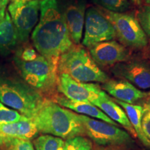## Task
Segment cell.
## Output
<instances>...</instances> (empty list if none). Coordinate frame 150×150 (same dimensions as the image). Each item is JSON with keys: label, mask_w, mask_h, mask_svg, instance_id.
Segmentation results:
<instances>
[{"label": "cell", "mask_w": 150, "mask_h": 150, "mask_svg": "<svg viewBox=\"0 0 150 150\" xmlns=\"http://www.w3.org/2000/svg\"><path fill=\"white\" fill-rule=\"evenodd\" d=\"M111 72L115 76L128 81L142 90L150 89V64L142 60H132L117 63Z\"/></svg>", "instance_id": "8fae6325"}, {"label": "cell", "mask_w": 150, "mask_h": 150, "mask_svg": "<svg viewBox=\"0 0 150 150\" xmlns=\"http://www.w3.org/2000/svg\"><path fill=\"white\" fill-rule=\"evenodd\" d=\"M130 1L134 4L137 6H140V4H141V0H130Z\"/></svg>", "instance_id": "4dcf8cb0"}, {"label": "cell", "mask_w": 150, "mask_h": 150, "mask_svg": "<svg viewBox=\"0 0 150 150\" xmlns=\"http://www.w3.org/2000/svg\"><path fill=\"white\" fill-rule=\"evenodd\" d=\"M146 106H150V98L148 99V101H147V104H146Z\"/></svg>", "instance_id": "e575fe53"}, {"label": "cell", "mask_w": 150, "mask_h": 150, "mask_svg": "<svg viewBox=\"0 0 150 150\" xmlns=\"http://www.w3.org/2000/svg\"><path fill=\"white\" fill-rule=\"evenodd\" d=\"M88 49L94 61L102 66H113L128 61L131 56V52L126 46L113 40L97 43Z\"/></svg>", "instance_id": "7c38bea8"}, {"label": "cell", "mask_w": 150, "mask_h": 150, "mask_svg": "<svg viewBox=\"0 0 150 150\" xmlns=\"http://www.w3.org/2000/svg\"><path fill=\"white\" fill-rule=\"evenodd\" d=\"M16 56L23 61H31L36 59L38 54L33 47H27L21 51H19Z\"/></svg>", "instance_id": "484cf974"}, {"label": "cell", "mask_w": 150, "mask_h": 150, "mask_svg": "<svg viewBox=\"0 0 150 150\" xmlns=\"http://www.w3.org/2000/svg\"><path fill=\"white\" fill-rule=\"evenodd\" d=\"M116 38L113 26L98 8L91 7L85 16V33L82 44L86 47Z\"/></svg>", "instance_id": "9c48e42d"}, {"label": "cell", "mask_w": 150, "mask_h": 150, "mask_svg": "<svg viewBox=\"0 0 150 150\" xmlns=\"http://www.w3.org/2000/svg\"><path fill=\"white\" fill-rule=\"evenodd\" d=\"M142 118V128L144 134L150 140V106H146Z\"/></svg>", "instance_id": "4316f807"}, {"label": "cell", "mask_w": 150, "mask_h": 150, "mask_svg": "<svg viewBox=\"0 0 150 150\" xmlns=\"http://www.w3.org/2000/svg\"><path fill=\"white\" fill-rule=\"evenodd\" d=\"M115 102L125 110L127 117L136 131L137 137L145 147L150 148V140L144 134L142 128V118L145 112V108L139 105L128 104L117 99H115Z\"/></svg>", "instance_id": "d6986e66"}, {"label": "cell", "mask_w": 150, "mask_h": 150, "mask_svg": "<svg viewBox=\"0 0 150 150\" xmlns=\"http://www.w3.org/2000/svg\"><path fill=\"white\" fill-rule=\"evenodd\" d=\"M57 89L70 100L91 103L106 93L98 84L77 81L65 73L58 74Z\"/></svg>", "instance_id": "30bf717a"}, {"label": "cell", "mask_w": 150, "mask_h": 150, "mask_svg": "<svg viewBox=\"0 0 150 150\" xmlns=\"http://www.w3.org/2000/svg\"><path fill=\"white\" fill-rule=\"evenodd\" d=\"M41 0H31L27 2H11L8 5V13L12 20L18 41L27 42L39 18Z\"/></svg>", "instance_id": "ba28073f"}, {"label": "cell", "mask_w": 150, "mask_h": 150, "mask_svg": "<svg viewBox=\"0 0 150 150\" xmlns=\"http://www.w3.org/2000/svg\"><path fill=\"white\" fill-rule=\"evenodd\" d=\"M29 1H31V0H11L13 2H27Z\"/></svg>", "instance_id": "1f68e13d"}, {"label": "cell", "mask_w": 150, "mask_h": 150, "mask_svg": "<svg viewBox=\"0 0 150 150\" xmlns=\"http://www.w3.org/2000/svg\"><path fill=\"white\" fill-rule=\"evenodd\" d=\"M32 120L39 132L42 134L63 139L86 135L78 114L52 101L45 100Z\"/></svg>", "instance_id": "7a4b0ae2"}, {"label": "cell", "mask_w": 150, "mask_h": 150, "mask_svg": "<svg viewBox=\"0 0 150 150\" xmlns=\"http://www.w3.org/2000/svg\"><path fill=\"white\" fill-rule=\"evenodd\" d=\"M93 142L84 136H78L67 139L62 150H92Z\"/></svg>", "instance_id": "7402d4cb"}, {"label": "cell", "mask_w": 150, "mask_h": 150, "mask_svg": "<svg viewBox=\"0 0 150 150\" xmlns=\"http://www.w3.org/2000/svg\"><path fill=\"white\" fill-rule=\"evenodd\" d=\"M9 2V0H0V20L4 18L6 9Z\"/></svg>", "instance_id": "83f0119b"}, {"label": "cell", "mask_w": 150, "mask_h": 150, "mask_svg": "<svg viewBox=\"0 0 150 150\" xmlns=\"http://www.w3.org/2000/svg\"><path fill=\"white\" fill-rule=\"evenodd\" d=\"M45 99L27 83L16 80H0V102L33 119Z\"/></svg>", "instance_id": "277c9868"}, {"label": "cell", "mask_w": 150, "mask_h": 150, "mask_svg": "<svg viewBox=\"0 0 150 150\" xmlns=\"http://www.w3.org/2000/svg\"><path fill=\"white\" fill-rule=\"evenodd\" d=\"M136 18L144 32L150 39V6L145 5L140 7L137 13Z\"/></svg>", "instance_id": "cb8c5ba5"}, {"label": "cell", "mask_w": 150, "mask_h": 150, "mask_svg": "<svg viewBox=\"0 0 150 150\" xmlns=\"http://www.w3.org/2000/svg\"><path fill=\"white\" fill-rule=\"evenodd\" d=\"M56 101L60 106L74 110L75 112H79L81 115L96 118V119H99L102 121L109 123L110 125L118 127L117 123L112 120L102 110H101L99 108H97L91 102L73 101L66 98L65 97L61 96L56 97Z\"/></svg>", "instance_id": "2e32d148"}, {"label": "cell", "mask_w": 150, "mask_h": 150, "mask_svg": "<svg viewBox=\"0 0 150 150\" xmlns=\"http://www.w3.org/2000/svg\"><path fill=\"white\" fill-rule=\"evenodd\" d=\"M98 9L113 26L116 38L124 45L132 49H143L147 46L148 38L136 17L126 13Z\"/></svg>", "instance_id": "8992f818"}, {"label": "cell", "mask_w": 150, "mask_h": 150, "mask_svg": "<svg viewBox=\"0 0 150 150\" xmlns=\"http://www.w3.org/2000/svg\"><path fill=\"white\" fill-rule=\"evenodd\" d=\"M147 95H149V96H150V91L148 93H147Z\"/></svg>", "instance_id": "d590c367"}, {"label": "cell", "mask_w": 150, "mask_h": 150, "mask_svg": "<svg viewBox=\"0 0 150 150\" xmlns=\"http://www.w3.org/2000/svg\"><path fill=\"white\" fill-rule=\"evenodd\" d=\"M18 33L8 12L0 20V52L6 55L16 46Z\"/></svg>", "instance_id": "ac0fdd59"}, {"label": "cell", "mask_w": 150, "mask_h": 150, "mask_svg": "<svg viewBox=\"0 0 150 150\" xmlns=\"http://www.w3.org/2000/svg\"><path fill=\"white\" fill-rule=\"evenodd\" d=\"M65 73L77 81L105 83L109 79L92 59L87 50L73 45L61 54L58 62V74Z\"/></svg>", "instance_id": "3957f363"}, {"label": "cell", "mask_w": 150, "mask_h": 150, "mask_svg": "<svg viewBox=\"0 0 150 150\" xmlns=\"http://www.w3.org/2000/svg\"><path fill=\"white\" fill-rule=\"evenodd\" d=\"M1 79H2V78H1V76H0V80H1Z\"/></svg>", "instance_id": "8d00e7d4"}, {"label": "cell", "mask_w": 150, "mask_h": 150, "mask_svg": "<svg viewBox=\"0 0 150 150\" xmlns=\"http://www.w3.org/2000/svg\"><path fill=\"white\" fill-rule=\"evenodd\" d=\"M85 13L86 4L83 1L68 6L63 13L70 38L76 45L79 44L82 38Z\"/></svg>", "instance_id": "5bb4252c"}, {"label": "cell", "mask_w": 150, "mask_h": 150, "mask_svg": "<svg viewBox=\"0 0 150 150\" xmlns=\"http://www.w3.org/2000/svg\"><path fill=\"white\" fill-rule=\"evenodd\" d=\"M95 4L109 11L117 13H125L131 8L129 0H93Z\"/></svg>", "instance_id": "44dd1931"}, {"label": "cell", "mask_w": 150, "mask_h": 150, "mask_svg": "<svg viewBox=\"0 0 150 150\" xmlns=\"http://www.w3.org/2000/svg\"><path fill=\"white\" fill-rule=\"evenodd\" d=\"M147 47V52H146V55H147V57L149 58L150 59V40L148 42L147 46L146 47Z\"/></svg>", "instance_id": "f546056e"}, {"label": "cell", "mask_w": 150, "mask_h": 150, "mask_svg": "<svg viewBox=\"0 0 150 150\" xmlns=\"http://www.w3.org/2000/svg\"><path fill=\"white\" fill-rule=\"evenodd\" d=\"M64 142L59 137L45 134L35 138L33 144L35 150H62Z\"/></svg>", "instance_id": "ffe728a7"}, {"label": "cell", "mask_w": 150, "mask_h": 150, "mask_svg": "<svg viewBox=\"0 0 150 150\" xmlns=\"http://www.w3.org/2000/svg\"><path fill=\"white\" fill-rule=\"evenodd\" d=\"M102 88L117 100L131 104L147 96V93L138 90L124 79H108L103 83Z\"/></svg>", "instance_id": "4fadbf2b"}, {"label": "cell", "mask_w": 150, "mask_h": 150, "mask_svg": "<svg viewBox=\"0 0 150 150\" xmlns=\"http://www.w3.org/2000/svg\"><path fill=\"white\" fill-rule=\"evenodd\" d=\"M92 104L102 110L112 120L122 125L134 138H137L136 131L129 121L126 112L108 97L107 94L105 93L104 95L98 97L94 100Z\"/></svg>", "instance_id": "9a60e30c"}, {"label": "cell", "mask_w": 150, "mask_h": 150, "mask_svg": "<svg viewBox=\"0 0 150 150\" xmlns=\"http://www.w3.org/2000/svg\"><path fill=\"white\" fill-rule=\"evenodd\" d=\"M85 129L86 135L99 145H130L134 140L127 131L119 127L88 116L79 115Z\"/></svg>", "instance_id": "52a82bcc"}, {"label": "cell", "mask_w": 150, "mask_h": 150, "mask_svg": "<svg viewBox=\"0 0 150 150\" xmlns=\"http://www.w3.org/2000/svg\"><path fill=\"white\" fill-rule=\"evenodd\" d=\"M11 137L7 136L6 135L0 133V146L6 145L11 140Z\"/></svg>", "instance_id": "f1b7e54d"}, {"label": "cell", "mask_w": 150, "mask_h": 150, "mask_svg": "<svg viewBox=\"0 0 150 150\" xmlns=\"http://www.w3.org/2000/svg\"><path fill=\"white\" fill-rule=\"evenodd\" d=\"M145 3L147 4V6H150V0H145Z\"/></svg>", "instance_id": "836d02e7"}, {"label": "cell", "mask_w": 150, "mask_h": 150, "mask_svg": "<svg viewBox=\"0 0 150 150\" xmlns=\"http://www.w3.org/2000/svg\"><path fill=\"white\" fill-rule=\"evenodd\" d=\"M0 133L11 138L30 140L38 136L39 131L33 120L26 117L13 123L0 125Z\"/></svg>", "instance_id": "e0dca14e"}, {"label": "cell", "mask_w": 150, "mask_h": 150, "mask_svg": "<svg viewBox=\"0 0 150 150\" xmlns=\"http://www.w3.org/2000/svg\"><path fill=\"white\" fill-rule=\"evenodd\" d=\"M6 150H35L30 140L12 138L6 144Z\"/></svg>", "instance_id": "d4e9b609"}, {"label": "cell", "mask_w": 150, "mask_h": 150, "mask_svg": "<svg viewBox=\"0 0 150 150\" xmlns=\"http://www.w3.org/2000/svg\"><path fill=\"white\" fill-rule=\"evenodd\" d=\"M14 61L24 81L40 93H51L57 88L58 61L38 55L31 61L15 56Z\"/></svg>", "instance_id": "5b68a950"}, {"label": "cell", "mask_w": 150, "mask_h": 150, "mask_svg": "<svg viewBox=\"0 0 150 150\" xmlns=\"http://www.w3.org/2000/svg\"><path fill=\"white\" fill-rule=\"evenodd\" d=\"M26 117L18 110L9 108L0 102V125L13 123Z\"/></svg>", "instance_id": "603a6c76"}, {"label": "cell", "mask_w": 150, "mask_h": 150, "mask_svg": "<svg viewBox=\"0 0 150 150\" xmlns=\"http://www.w3.org/2000/svg\"><path fill=\"white\" fill-rule=\"evenodd\" d=\"M93 150H115L113 149H111V148H97V149H95Z\"/></svg>", "instance_id": "d6a6232c"}, {"label": "cell", "mask_w": 150, "mask_h": 150, "mask_svg": "<svg viewBox=\"0 0 150 150\" xmlns=\"http://www.w3.org/2000/svg\"><path fill=\"white\" fill-rule=\"evenodd\" d=\"M38 52L59 62L61 54L73 45L65 17L56 0H41L40 19L31 35Z\"/></svg>", "instance_id": "6da1fadb"}]
</instances>
